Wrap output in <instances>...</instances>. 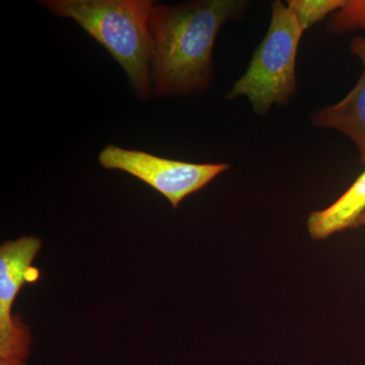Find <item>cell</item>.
<instances>
[{
  "instance_id": "1",
  "label": "cell",
  "mask_w": 365,
  "mask_h": 365,
  "mask_svg": "<svg viewBox=\"0 0 365 365\" xmlns=\"http://www.w3.org/2000/svg\"><path fill=\"white\" fill-rule=\"evenodd\" d=\"M249 6L247 0H192L174 6L155 1L148 18L151 93L186 97L207 91L218 33Z\"/></svg>"
},
{
  "instance_id": "2",
  "label": "cell",
  "mask_w": 365,
  "mask_h": 365,
  "mask_svg": "<svg viewBox=\"0 0 365 365\" xmlns=\"http://www.w3.org/2000/svg\"><path fill=\"white\" fill-rule=\"evenodd\" d=\"M40 4L71 19L111 54L143 102L151 96L148 18L153 0H45Z\"/></svg>"
},
{
  "instance_id": "3",
  "label": "cell",
  "mask_w": 365,
  "mask_h": 365,
  "mask_svg": "<svg viewBox=\"0 0 365 365\" xmlns=\"http://www.w3.org/2000/svg\"><path fill=\"white\" fill-rule=\"evenodd\" d=\"M304 33L287 4L273 1L267 33L246 72L228 91L227 100L248 98L259 116H265L274 105H287L297 91V58Z\"/></svg>"
},
{
  "instance_id": "4",
  "label": "cell",
  "mask_w": 365,
  "mask_h": 365,
  "mask_svg": "<svg viewBox=\"0 0 365 365\" xmlns=\"http://www.w3.org/2000/svg\"><path fill=\"white\" fill-rule=\"evenodd\" d=\"M106 170H118L138 178L178 208L186 197L200 191L230 169L227 163H194L157 157L145 151L125 150L109 144L98 153Z\"/></svg>"
},
{
  "instance_id": "5",
  "label": "cell",
  "mask_w": 365,
  "mask_h": 365,
  "mask_svg": "<svg viewBox=\"0 0 365 365\" xmlns=\"http://www.w3.org/2000/svg\"><path fill=\"white\" fill-rule=\"evenodd\" d=\"M41 246L37 237H23L0 247V365H28L30 330L11 309L23 285L38 279L32 263Z\"/></svg>"
},
{
  "instance_id": "6",
  "label": "cell",
  "mask_w": 365,
  "mask_h": 365,
  "mask_svg": "<svg viewBox=\"0 0 365 365\" xmlns=\"http://www.w3.org/2000/svg\"><path fill=\"white\" fill-rule=\"evenodd\" d=\"M349 49L362 64L359 81L339 102L312 113L311 121L317 128L333 129L347 136L359 151L360 163L365 165V38H353Z\"/></svg>"
},
{
  "instance_id": "7",
  "label": "cell",
  "mask_w": 365,
  "mask_h": 365,
  "mask_svg": "<svg viewBox=\"0 0 365 365\" xmlns=\"http://www.w3.org/2000/svg\"><path fill=\"white\" fill-rule=\"evenodd\" d=\"M365 210V170L329 207L314 211L307 218V230L314 240H325L334 234L359 227Z\"/></svg>"
},
{
  "instance_id": "8",
  "label": "cell",
  "mask_w": 365,
  "mask_h": 365,
  "mask_svg": "<svg viewBox=\"0 0 365 365\" xmlns=\"http://www.w3.org/2000/svg\"><path fill=\"white\" fill-rule=\"evenodd\" d=\"M347 0H288V9L306 32L316 24L345 6Z\"/></svg>"
},
{
  "instance_id": "9",
  "label": "cell",
  "mask_w": 365,
  "mask_h": 365,
  "mask_svg": "<svg viewBox=\"0 0 365 365\" xmlns=\"http://www.w3.org/2000/svg\"><path fill=\"white\" fill-rule=\"evenodd\" d=\"M326 30L334 35L355 31L365 32V0H347L344 7L328 19Z\"/></svg>"
},
{
  "instance_id": "10",
  "label": "cell",
  "mask_w": 365,
  "mask_h": 365,
  "mask_svg": "<svg viewBox=\"0 0 365 365\" xmlns=\"http://www.w3.org/2000/svg\"><path fill=\"white\" fill-rule=\"evenodd\" d=\"M359 225H365V210L364 212L362 213L361 215H360L359 220Z\"/></svg>"
}]
</instances>
